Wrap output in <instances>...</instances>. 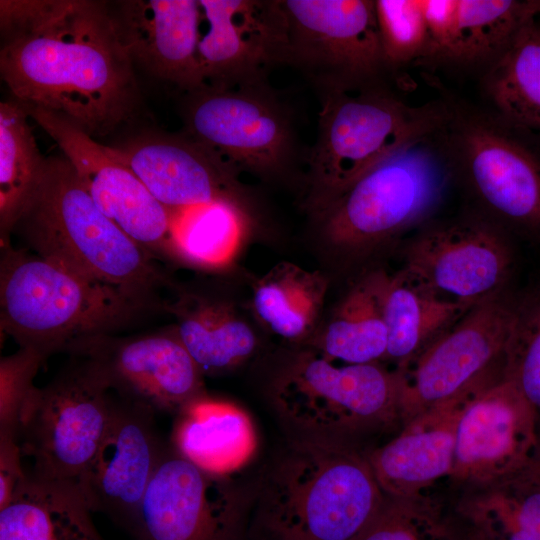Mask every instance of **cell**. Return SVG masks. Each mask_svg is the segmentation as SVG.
Here are the masks:
<instances>
[{"instance_id":"cell-16","label":"cell","mask_w":540,"mask_h":540,"mask_svg":"<svg viewBox=\"0 0 540 540\" xmlns=\"http://www.w3.org/2000/svg\"><path fill=\"white\" fill-rule=\"evenodd\" d=\"M538 447L532 408L502 377L466 396L456 426L450 476L488 485L532 464Z\"/></svg>"},{"instance_id":"cell-34","label":"cell","mask_w":540,"mask_h":540,"mask_svg":"<svg viewBox=\"0 0 540 540\" xmlns=\"http://www.w3.org/2000/svg\"><path fill=\"white\" fill-rule=\"evenodd\" d=\"M483 515L500 524L499 540H540V470L534 462L494 483Z\"/></svg>"},{"instance_id":"cell-3","label":"cell","mask_w":540,"mask_h":540,"mask_svg":"<svg viewBox=\"0 0 540 540\" xmlns=\"http://www.w3.org/2000/svg\"><path fill=\"white\" fill-rule=\"evenodd\" d=\"M32 253L86 279L117 288L151 309L166 276L94 203L64 156L46 159L41 180L16 223Z\"/></svg>"},{"instance_id":"cell-28","label":"cell","mask_w":540,"mask_h":540,"mask_svg":"<svg viewBox=\"0 0 540 540\" xmlns=\"http://www.w3.org/2000/svg\"><path fill=\"white\" fill-rule=\"evenodd\" d=\"M495 112L514 127L540 136V23L525 24L484 75Z\"/></svg>"},{"instance_id":"cell-6","label":"cell","mask_w":540,"mask_h":540,"mask_svg":"<svg viewBox=\"0 0 540 540\" xmlns=\"http://www.w3.org/2000/svg\"><path fill=\"white\" fill-rule=\"evenodd\" d=\"M450 114L445 103L412 106L378 90H330L309 159L315 207H325L391 153L443 129Z\"/></svg>"},{"instance_id":"cell-15","label":"cell","mask_w":540,"mask_h":540,"mask_svg":"<svg viewBox=\"0 0 540 540\" xmlns=\"http://www.w3.org/2000/svg\"><path fill=\"white\" fill-rule=\"evenodd\" d=\"M67 352L88 360L120 397L155 413L177 415L206 395L203 372L174 328L136 337L95 336Z\"/></svg>"},{"instance_id":"cell-37","label":"cell","mask_w":540,"mask_h":540,"mask_svg":"<svg viewBox=\"0 0 540 540\" xmlns=\"http://www.w3.org/2000/svg\"><path fill=\"white\" fill-rule=\"evenodd\" d=\"M417 511L413 498L386 496L378 514L356 540H422Z\"/></svg>"},{"instance_id":"cell-25","label":"cell","mask_w":540,"mask_h":540,"mask_svg":"<svg viewBox=\"0 0 540 540\" xmlns=\"http://www.w3.org/2000/svg\"><path fill=\"white\" fill-rule=\"evenodd\" d=\"M73 492L27 477L0 508V540H100Z\"/></svg>"},{"instance_id":"cell-20","label":"cell","mask_w":540,"mask_h":540,"mask_svg":"<svg viewBox=\"0 0 540 540\" xmlns=\"http://www.w3.org/2000/svg\"><path fill=\"white\" fill-rule=\"evenodd\" d=\"M116 150L168 209L215 202L241 205L235 169L191 137L139 136Z\"/></svg>"},{"instance_id":"cell-18","label":"cell","mask_w":540,"mask_h":540,"mask_svg":"<svg viewBox=\"0 0 540 540\" xmlns=\"http://www.w3.org/2000/svg\"><path fill=\"white\" fill-rule=\"evenodd\" d=\"M503 238L481 222L428 230L408 249L404 274L434 296L472 307L491 297L509 271Z\"/></svg>"},{"instance_id":"cell-13","label":"cell","mask_w":540,"mask_h":540,"mask_svg":"<svg viewBox=\"0 0 540 540\" xmlns=\"http://www.w3.org/2000/svg\"><path fill=\"white\" fill-rule=\"evenodd\" d=\"M288 61L325 81L330 90L371 82L384 65L372 0L281 1Z\"/></svg>"},{"instance_id":"cell-23","label":"cell","mask_w":540,"mask_h":540,"mask_svg":"<svg viewBox=\"0 0 540 540\" xmlns=\"http://www.w3.org/2000/svg\"><path fill=\"white\" fill-rule=\"evenodd\" d=\"M170 444L200 469L230 476L254 455L256 434L241 408L205 395L177 414Z\"/></svg>"},{"instance_id":"cell-5","label":"cell","mask_w":540,"mask_h":540,"mask_svg":"<svg viewBox=\"0 0 540 540\" xmlns=\"http://www.w3.org/2000/svg\"><path fill=\"white\" fill-rule=\"evenodd\" d=\"M443 131L391 153L320 209L327 239L365 249L430 216L454 175Z\"/></svg>"},{"instance_id":"cell-31","label":"cell","mask_w":540,"mask_h":540,"mask_svg":"<svg viewBox=\"0 0 540 540\" xmlns=\"http://www.w3.org/2000/svg\"><path fill=\"white\" fill-rule=\"evenodd\" d=\"M169 210L175 258L207 268L232 261L245 234L241 205L215 202Z\"/></svg>"},{"instance_id":"cell-35","label":"cell","mask_w":540,"mask_h":540,"mask_svg":"<svg viewBox=\"0 0 540 540\" xmlns=\"http://www.w3.org/2000/svg\"><path fill=\"white\" fill-rule=\"evenodd\" d=\"M375 11L384 65L421 60L427 44L421 0H376Z\"/></svg>"},{"instance_id":"cell-2","label":"cell","mask_w":540,"mask_h":540,"mask_svg":"<svg viewBox=\"0 0 540 540\" xmlns=\"http://www.w3.org/2000/svg\"><path fill=\"white\" fill-rule=\"evenodd\" d=\"M385 494L353 443L301 435L275 456L257 493L270 540H356Z\"/></svg>"},{"instance_id":"cell-33","label":"cell","mask_w":540,"mask_h":540,"mask_svg":"<svg viewBox=\"0 0 540 540\" xmlns=\"http://www.w3.org/2000/svg\"><path fill=\"white\" fill-rule=\"evenodd\" d=\"M504 377L516 386L532 408L540 441V287L513 307Z\"/></svg>"},{"instance_id":"cell-24","label":"cell","mask_w":540,"mask_h":540,"mask_svg":"<svg viewBox=\"0 0 540 540\" xmlns=\"http://www.w3.org/2000/svg\"><path fill=\"white\" fill-rule=\"evenodd\" d=\"M165 309L175 315L174 329L203 374L228 370L256 348L253 330L226 303L185 294Z\"/></svg>"},{"instance_id":"cell-39","label":"cell","mask_w":540,"mask_h":540,"mask_svg":"<svg viewBox=\"0 0 540 540\" xmlns=\"http://www.w3.org/2000/svg\"><path fill=\"white\" fill-rule=\"evenodd\" d=\"M534 464L540 470V441H539V447H538V450H537V454H536V457L534 459Z\"/></svg>"},{"instance_id":"cell-12","label":"cell","mask_w":540,"mask_h":540,"mask_svg":"<svg viewBox=\"0 0 540 540\" xmlns=\"http://www.w3.org/2000/svg\"><path fill=\"white\" fill-rule=\"evenodd\" d=\"M247 511L229 476L208 473L167 445L133 527L141 540H239Z\"/></svg>"},{"instance_id":"cell-27","label":"cell","mask_w":540,"mask_h":540,"mask_svg":"<svg viewBox=\"0 0 540 540\" xmlns=\"http://www.w3.org/2000/svg\"><path fill=\"white\" fill-rule=\"evenodd\" d=\"M386 280V273H373L348 292L320 338L319 353L346 364L384 360L387 350L383 308Z\"/></svg>"},{"instance_id":"cell-8","label":"cell","mask_w":540,"mask_h":540,"mask_svg":"<svg viewBox=\"0 0 540 540\" xmlns=\"http://www.w3.org/2000/svg\"><path fill=\"white\" fill-rule=\"evenodd\" d=\"M81 358V357H80ZM112 391L86 359L70 364L27 403L18 432L28 478L75 493L105 434ZM83 501V500H82Z\"/></svg>"},{"instance_id":"cell-14","label":"cell","mask_w":540,"mask_h":540,"mask_svg":"<svg viewBox=\"0 0 540 540\" xmlns=\"http://www.w3.org/2000/svg\"><path fill=\"white\" fill-rule=\"evenodd\" d=\"M261 86L191 92L185 120L191 138L236 168L261 175L284 169L294 154L285 110Z\"/></svg>"},{"instance_id":"cell-38","label":"cell","mask_w":540,"mask_h":540,"mask_svg":"<svg viewBox=\"0 0 540 540\" xmlns=\"http://www.w3.org/2000/svg\"><path fill=\"white\" fill-rule=\"evenodd\" d=\"M427 44L421 60L450 62L457 39L458 0H421Z\"/></svg>"},{"instance_id":"cell-30","label":"cell","mask_w":540,"mask_h":540,"mask_svg":"<svg viewBox=\"0 0 540 540\" xmlns=\"http://www.w3.org/2000/svg\"><path fill=\"white\" fill-rule=\"evenodd\" d=\"M27 118L17 101L0 103V245L11 243L46 165Z\"/></svg>"},{"instance_id":"cell-9","label":"cell","mask_w":540,"mask_h":540,"mask_svg":"<svg viewBox=\"0 0 540 540\" xmlns=\"http://www.w3.org/2000/svg\"><path fill=\"white\" fill-rule=\"evenodd\" d=\"M496 113L451 106L444 138L454 173L496 217L540 238V143Z\"/></svg>"},{"instance_id":"cell-36","label":"cell","mask_w":540,"mask_h":540,"mask_svg":"<svg viewBox=\"0 0 540 540\" xmlns=\"http://www.w3.org/2000/svg\"><path fill=\"white\" fill-rule=\"evenodd\" d=\"M45 358L22 348L0 362V443L18 444V432L27 403L37 387L33 379Z\"/></svg>"},{"instance_id":"cell-32","label":"cell","mask_w":540,"mask_h":540,"mask_svg":"<svg viewBox=\"0 0 540 540\" xmlns=\"http://www.w3.org/2000/svg\"><path fill=\"white\" fill-rule=\"evenodd\" d=\"M538 14V0H458L457 39L450 62L489 67Z\"/></svg>"},{"instance_id":"cell-7","label":"cell","mask_w":540,"mask_h":540,"mask_svg":"<svg viewBox=\"0 0 540 540\" xmlns=\"http://www.w3.org/2000/svg\"><path fill=\"white\" fill-rule=\"evenodd\" d=\"M402 378L378 362L346 364L318 351L298 355L277 377L273 401L301 435L352 442L401 420Z\"/></svg>"},{"instance_id":"cell-19","label":"cell","mask_w":540,"mask_h":540,"mask_svg":"<svg viewBox=\"0 0 540 540\" xmlns=\"http://www.w3.org/2000/svg\"><path fill=\"white\" fill-rule=\"evenodd\" d=\"M154 415L136 402L112 398L109 422L81 492L90 511H104L134 525L167 446Z\"/></svg>"},{"instance_id":"cell-11","label":"cell","mask_w":540,"mask_h":540,"mask_svg":"<svg viewBox=\"0 0 540 540\" xmlns=\"http://www.w3.org/2000/svg\"><path fill=\"white\" fill-rule=\"evenodd\" d=\"M21 106L55 141L85 190L109 219L155 257H175L170 210L150 193L116 148L95 141L58 114Z\"/></svg>"},{"instance_id":"cell-17","label":"cell","mask_w":540,"mask_h":540,"mask_svg":"<svg viewBox=\"0 0 540 540\" xmlns=\"http://www.w3.org/2000/svg\"><path fill=\"white\" fill-rule=\"evenodd\" d=\"M199 2L205 25L198 44L204 87L261 86L270 66L288 61V29L281 1Z\"/></svg>"},{"instance_id":"cell-26","label":"cell","mask_w":540,"mask_h":540,"mask_svg":"<svg viewBox=\"0 0 540 540\" xmlns=\"http://www.w3.org/2000/svg\"><path fill=\"white\" fill-rule=\"evenodd\" d=\"M383 308L387 328L384 360L402 370L471 307L434 296L401 271L387 275Z\"/></svg>"},{"instance_id":"cell-29","label":"cell","mask_w":540,"mask_h":540,"mask_svg":"<svg viewBox=\"0 0 540 540\" xmlns=\"http://www.w3.org/2000/svg\"><path fill=\"white\" fill-rule=\"evenodd\" d=\"M326 290L327 282L320 272L281 262L255 283L254 311L274 334L300 340L316 325Z\"/></svg>"},{"instance_id":"cell-1","label":"cell","mask_w":540,"mask_h":540,"mask_svg":"<svg viewBox=\"0 0 540 540\" xmlns=\"http://www.w3.org/2000/svg\"><path fill=\"white\" fill-rule=\"evenodd\" d=\"M0 72L15 101L58 114L90 136L132 116L133 61L108 6L91 0H1Z\"/></svg>"},{"instance_id":"cell-4","label":"cell","mask_w":540,"mask_h":540,"mask_svg":"<svg viewBox=\"0 0 540 540\" xmlns=\"http://www.w3.org/2000/svg\"><path fill=\"white\" fill-rule=\"evenodd\" d=\"M0 327L45 359L107 335L151 308L25 249L1 245Z\"/></svg>"},{"instance_id":"cell-10","label":"cell","mask_w":540,"mask_h":540,"mask_svg":"<svg viewBox=\"0 0 540 540\" xmlns=\"http://www.w3.org/2000/svg\"><path fill=\"white\" fill-rule=\"evenodd\" d=\"M513 307L489 297L436 336L404 369L403 424L504 377Z\"/></svg>"},{"instance_id":"cell-21","label":"cell","mask_w":540,"mask_h":540,"mask_svg":"<svg viewBox=\"0 0 540 540\" xmlns=\"http://www.w3.org/2000/svg\"><path fill=\"white\" fill-rule=\"evenodd\" d=\"M112 17L133 63L189 92L204 87L198 58L202 10L197 0H127Z\"/></svg>"},{"instance_id":"cell-22","label":"cell","mask_w":540,"mask_h":540,"mask_svg":"<svg viewBox=\"0 0 540 540\" xmlns=\"http://www.w3.org/2000/svg\"><path fill=\"white\" fill-rule=\"evenodd\" d=\"M466 396L403 424V430L368 460L386 496L413 498L435 480L450 476L455 431Z\"/></svg>"}]
</instances>
